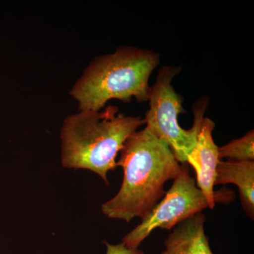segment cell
<instances>
[{"label": "cell", "mask_w": 254, "mask_h": 254, "mask_svg": "<svg viewBox=\"0 0 254 254\" xmlns=\"http://www.w3.org/2000/svg\"><path fill=\"white\" fill-rule=\"evenodd\" d=\"M120 153L117 165L124 170L123 184L118 193L102 205V212L127 222L136 217L143 220L163 198L165 182L179 175L181 163L147 127L134 132Z\"/></svg>", "instance_id": "6da1fadb"}, {"label": "cell", "mask_w": 254, "mask_h": 254, "mask_svg": "<svg viewBox=\"0 0 254 254\" xmlns=\"http://www.w3.org/2000/svg\"><path fill=\"white\" fill-rule=\"evenodd\" d=\"M145 125L144 119L127 116L108 105L100 111L78 110L63 121L60 138L62 163L66 168L85 169L99 175L108 185V172L127 140Z\"/></svg>", "instance_id": "7a4b0ae2"}, {"label": "cell", "mask_w": 254, "mask_h": 254, "mask_svg": "<svg viewBox=\"0 0 254 254\" xmlns=\"http://www.w3.org/2000/svg\"><path fill=\"white\" fill-rule=\"evenodd\" d=\"M160 63V55L152 50L119 47L113 53L96 57L69 95L77 102L78 110L100 111L111 100L148 101L150 75Z\"/></svg>", "instance_id": "3957f363"}, {"label": "cell", "mask_w": 254, "mask_h": 254, "mask_svg": "<svg viewBox=\"0 0 254 254\" xmlns=\"http://www.w3.org/2000/svg\"><path fill=\"white\" fill-rule=\"evenodd\" d=\"M181 66H164L159 70L156 81L150 87L149 109L145 113V125L155 136L166 143L180 163H187V156L196 144L197 136L208 105L201 98L193 105L194 123L190 129L179 124V115L185 113L183 98L175 91L172 82L181 71Z\"/></svg>", "instance_id": "277c9868"}, {"label": "cell", "mask_w": 254, "mask_h": 254, "mask_svg": "<svg viewBox=\"0 0 254 254\" xmlns=\"http://www.w3.org/2000/svg\"><path fill=\"white\" fill-rule=\"evenodd\" d=\"M173 180L161 201L155 205L140 225L124 237L122 243L127 248L137 250L155 229L171 230L180 222L209 208L204 193L190 175L188 164L181 163L180 173Z\"/></svg>", "instance_id": "5b68a950"}, {"label": "cell", "mask_w": 254, "mask_h": 254, "mask_svg": "<svg viewBox=\"0 0 254 254\" xmlns=\"http://www.w3.org/2000/svg\"><path fill=\"white\" fill-rule=\"evenodd\" d=\"M215 124L208 118H203L197 136L196 144L187 156V163L196 173V185L204 193L209 208H215L216 202H224L225 195H218L214 190L215 176L219 162L218 148L213 140Z\"/></svg>", "instance_id": "8992f818"}, {"label": "cell", "mask_w": 254, "mask_h": 254, "mask_svg": "<svg viewBox=\"0 0 254 254\" xmlns=\"http://www.w3.org/2000/svg\"><path fill=\"white\" fill-rule=\"evenodd\" d=\"M205 220L198 213L180 222L165 240L160 254H214L205 233Z\"/></svg>", "instance_id": "52a82bcc"}, {"label": "cell", "mask_w": 254, "mask_h": 254, "mask_svg": "<svg viewBox=\"0 0 254 254\" xmlns=\"http://www.w3.org/2000/svg\"><path fill=\"white\" fill-rule=\"evenodd\" d=\"M234 184L238 187L241 203L252 220L254 215V161L219 162L215 185Z\"/></svg>", "instance_id": "ba28073f"}, {"label": "cell", "mask_w": 254, "mask_h": 254, "mask_svg": "<svg viewBox=\"0 0 254 254\" xmlns=\"http://www.w3.org/2000/svg\"><path fill=\"white\" fill-rule=\"evenodd\" d=\"M218 154L220 159L225 158L232 161H254V129L247 132L245 136L218 148Z\"/></svg>", "instance_id": "9c48e42d"}, {"label": "cell", "mask_w": 254, "mask_h": 254, "mask_svg": "<svg viewBox=\"0 0 254 254\" xmlns=\"http://www.w3.org/2000/svg\"><path fill=\"white\" fill-rule=\"evenodd\" d=\"M106 245V254H144L143 251L138 250H131L127 248L123 243L119 245H111L108 242H105Z\"/></svg>", "instance_id": "30bf717a"}]
</instances>
